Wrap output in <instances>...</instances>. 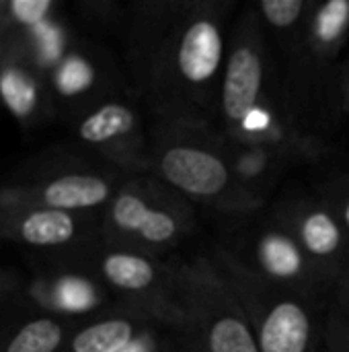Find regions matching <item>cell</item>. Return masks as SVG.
<instances>
[{"instance_id":"cell-1","label":"cell","mask_w":349,"mask_h":352,"mask_svg":"<svg viewBox=\"0 0 349 352\" xmlns=\"http://www.w3.org/2000/svg\"><path fill=\"white\" fill-rule=\"evenodd\" d=\"M232 23L234 2L187 0L138 93L150 120L216 128Z\"/></svg>"},{"instance_id":"cell-2","label":"cell","mask_w":349,"mask_h":352,"mask_svg":"<svg viewBox=\"0 0 349 352\" xmlns=\"http://www.w3.org/2000/svg\"><path fill=\"white\" fill-rule=\"evenodd\" d=\"M148 128V173L193 206L224 217H253L263 208L265 200L239 184L228 161L226 136L218 128L160 120H150Z\"/></svg>"},{"instance_id":"cell-3","label":"cell","mask_w":349,"mask_h":352,"mask_svg":"<svg viewBox=\"0 0 349 352\" xmlns=\"http://www.w3.org/2000/svg\"><path fill=\"white\" fill-rule=\"evenodd\" d=\"M197 231V206L150 173L132 175L105 208V243L169 258Z\"/></svg>"},{"instance_id":"cell-4","label":"cell","mask_w":349,"mask_h":352,"mask_svg":"<svg viewBox=\"0 0 349 352\" xmlns=\"http://www.w3.org/2000/svg\"><path fill=\"white\" fill-rule=\"evenodd\" d=\"M243 305L259 352H317L319 305L298 293L261 280L243 268L222 245L208 254Z\"/></svg>"},{"instance_id":"cell-5","label":"cell","mask_w":349,"mask_h":352,"mask_svg":"<svg viewBox=\"0 0 349 352\" xmlns=\"http://www.w3.org/2000/svg\"><path fill=\"white\" fill-rule=\"evenodd\" d=\"M179 330L202 352H259L249 318L214 260L177 262Z\"/></svg>"},{"instance_id":"cell-6","label":"cell","mask_w":349,"mask_h":352,"mask_svg":"<svg viewBox=\"0 0 349 352\" xmlns=\"http://www.w3.org/2000/svg\"><path fill=\"white\" fill-rule=\"evenodd\" d=\"M348 39L349 0L313 2L298 47L280 68V95L286 109L317 132L319 107Z\"/></svg>"},{"instance_id":"cell-7","label":"cell","mask_w":349,"mask_h":352,"mask_svg":"<svg viewBox=\"0 0 349 352\" xmlns=\"http://www.w3.org/2000/svg\"><path fill=\"white\" fill-rule=\"evenodd\" d=\"M280 95V66L253 4L234 16L228 56L222 72L216 128L228 136L261 105Z\"/></svg>"},{"instance_id":"cell-8","label":"cell","mask_w":349,"mask_h":352,"mask_svg":"<svg viewBox=\"0 0 349 352\" xmlns=\"http://www.w3.org/2000/svg\"><path fill=\"white\" fill-rule=\"evenodd\" d=\"M222 248L261 280L298 293L317 305L331 303L333 285L309 262L294 237L272 214Z\"/></svg>"},{"instance_id":"cell-9","label":"cell","mask_w":349,"mask_h":352,"mask_svg":"<svg viewBox=\"0 0 349 352\" xmlns=\"http://www.w3.org/2000/svg\"><path fill=\"white\" fill-rule=\"evenodd\" d=\"M97 268L105 285L121 295L130 309L179 330L177 314V262L146 252L105 243Z\"/></svg>"},{"instance_id":"cell-10","label":"cell","mask_w":349,"mask_h":352,"mask_svg":"<svg viewBox=\"0 0 349 352\" xmlns=\"http://www.w3.org/2000/svg\"><path fill=\"white\" fill-rule=\"evenodd\" d=\"M294 237L309 262L335 287L349 270V235L335 212L315 196H292L272 212Z\"/></svg>"},{"instance_id":"cell-11","label":"cell","mask_w":349,"mask_h":352,"mask_svg":"<svg viewBox=\"0 0 349 352\" xmlns=\"http://www.w3.org/2000/svg\"><path fill=\"white\" fill-rule=\"evenodd\" d=\"M78 138L125 175L148 173L150 128L136 103L125 99L99 103L78 124Z\"/></svg>"},{"instance_id":"cell-12","label":"cell","mask_w":349,"mask_h":352,"mask_svg":"<svg viewBox=\"0 0 349 352\" xmlns=\"http://www.w3.org/2000/svg\"><path fill=\"white\" fill-rule=\"evenodd\" d=\"M185 4L187 0H144L132 6L125 27V56L138 93L146 82L165 37L183 12Z\"/></svg>"},{"instance_id":"cell-13","label":"cell","mask_w":349,"mask_h":352,"mask_svg":"<svg viewBox=\"0 0 349 352\" xmlns=\"http://www.w3.org/2000/svg\"><path fill=\"white\" fill-rule=\"evenodd\" d=\"M132 175H107L93 171H70L49 179L37 194L39 206L64 210V212H86L107 208L119 188Z\"/></svg>"},{"instance_id":"cell-14","label":"cell","mask_w":349,"mask_h":352,"mask_svg":"<svg viewBox=\"0 0 349 352\" xmlns=\"http://www.w3.org/2000/svg\"><path fill=\"white\" fill-rule=\"evenodd\" d=\"M152 326L163 324L136 309H130L123 316L103 318L80 328L72 336L70 352H125L138 344Z\"/></svg>"},{"instance_id":"cell-15","label":"cell","mask_w":349,"mask_h":352,"mask_svg":"<svg viewBox=\"0 0 349 352\" xmlns=\"http://www.w3.org/2000/svg\"><path fill=\"white\" fill-rule=\"evenodd\" d=\"M313 2L315 0H259L253 4L280 68L296 52Z\"/></svg>"},{"instance_id":"cell-16","label":"cell","mask_w":349,"mask_h":352,"mask_svg":"<svg viewBox=\"0 0 349 352\" xmlns=\"http://www.w3.org/2000/svg\"><path fill=\"white\" fill-rule=\"evenodd\" d=\"M226 153L239 184L261 200H265L267 192L278 184L280 175L290 167L282 157H278L276 153L263 146L243 144L230 138H226Z\"/></svg>"},{"instance_id":"cell-17","label":"cell","mask_w":349,"mask_h":352,"mask_svg":"<svg viewBox=\"0 0 349 352\" xmlns=\"http://www.w3.org/2000/svg\"><path fill=\"white\" fill-rule=\"evenodd\" d=\"M80 221L72 212L37 206L19 219V237L35 248H62L80 235Z\"/></svg>"},{"instance_id":"cell-18","label":"cell","mask_w":349,"mask_h":352,"mask_svg":"<svg viewBox=\"0 0 349 352\" xmlns=\"http://www.w3.org/2000/svg\"><path fill=\"white\" fill-rule=\"evenodd\" d=\"M0 99L16 118H29L39 103V85L27 66L6 62L0 68Z\"/></svg>"},{"instance_id":"cell-19","label":"cell","mask_w":349,"mask_h":352,"mask_svg":"<svg viewBox=\"0 0 349 352\" xmlns=\"http://www.w3.org/2000/svg\"><path fill=\"white\" fill-rule=\"evenodd\" d=\"M64 326L49 318H37L19 328L4 352H56L64 342Z\"/></svg>"},{"instance_id":"cell-20","label":"cell","mask_w":349,"mask_h":352,"mask_svg":"<svg viewBox=\"0 0 349 352\" xmlns=\"http://www.w3.org/2000/svg\"><path fill=\"white\" fill-rule=\"evenodd\" d=\"M349 118V54L341 58L319 107L317 128L319 132L331 130Z\"/></svg>"},{"instance_id":"cell-21","label":"cell","mask_w":349,"mask_h":352,"mask_svg":"<svg viewBox=\"0 0 349 352\" xmlns=\"http://www.w3.org/2000/svg\"><path fill=\"white\" fill-rule=\"evenodd\" d=\"M95 82V68L88 60L80 56H68L62 60L56 72V87L62 95H80Z\"/></svg>"},{"instance_id":"cell-22","label":"cell","mask_w":349,"mask_h":352,"mask_svg":"<svg viewBox=\"0 0 349 352\" xmlns=\"http://www.w3.org/2000/svg\"><path fill=\"white\" fill-rule=\"evenodd\" d=\"M321 352H349V316L329 303L321 322Z\"/></svg>"},{"instance_id":"cell-23","label":"cell","mask_w":349,"mask_h":352,"mask_svg":"<svg viewBox=\"0 0 349 352\" xmlns=\"http://www.w3.org/2000/svg\"><path fill=\"white\" fill-rule=\"evenodd\" d=\"M58 303L66 311H86L97 305V293L91 283L82 278H66L58 287Z\"/></svg>"},{"instance_id":"cell-24","label":"cell","mask_w":349,"mask_h":352,"mask_svg":"<svg viewBox=\"0 0 349 352\" xmlns=\"http://www.w3.org/2000/svg\"><path fill=\"white\" fill-rule=\"evenodd\" d=\"M323 202L335 212L337 221L349 235V175H339L325 182L317 192Z\"/></svg>"},{"instance_id":"cell-25","label":"cell","mask_w":349,"mask_h":352,"mask_svg":"<svg viewBox=\"0 0 349 352\" xmlns=\"http://www.w3.org/2000/svg\"><path fill=\"white\" fill-rule=\"evenodd\" d=\"M53 8V0H12L6 4L8 16L23 27H39Z\"/></svg>"},{"instance_id":"cell-26","label":"cell","mask_w":349,"mask_h":352,"mask_svg":"<svg viewBox=\"0 0 349 352\" xmlns=\"http://www.w3.org/2000/svg\"><path fill=\"white\" fill-rule=\"evenodd\" d=\"M331 303L349 316V270L335 283L333 293H331Z\"/></svg>"},{"instance_id":"cell-27","label":"cell","mask_w":349,"mask_h":352,"mask_svg":"<svg viewBox=\"0 0 349 352\" xmlns=\"http://www.w3.org/2000/svg\"><path fill=\"white\" fill-rule=\"evenodd\" d=\"M173 352H202V349H200V346L189 338V342H187V344H183V349H175Z\"/></svg>"},{"instance_id":"cell-28","label":"cell","mask_w":349,"mask_h":352,"mask_svg":"<svg viewBox=\"0 0 349 352\" xmlns=\"http://www.w3.org/2000/svg\"><path fill=\"white\" fill-rule=\"evenodd\" d=\"M2 289H4V280L0 278V293H2Z\"/></svg>"},{"instance_id":"cell-29","label":"cell","mask_w":349,"mask_h":352,"mask_svg":"<svg viewBox=\"0 0 349 352\" xmlns=\"http://www.w3.org/2000/svg\"><path fill=\"white\" fill-rule=\"evenodd\" d=\"M317 352H321V346H319V351H317Z\"/></svg>"}]
</instances>
